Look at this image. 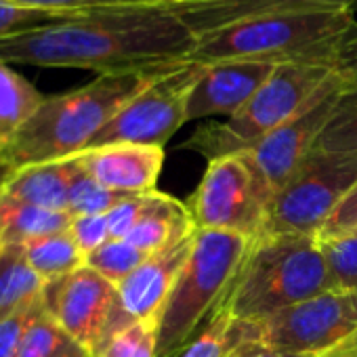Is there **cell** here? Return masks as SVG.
I'll list each match as a JSON object with an SVG mask.
<instances>
[{"instance_id": "1", "label": "cell", "mask_w": 357, "mask_h": 357, "mask_svg": "<svg viewBox=\"0 0 357 357\" xmlns=\"http://www.w3.org/2000/svg\"><path fill=\"white\" fill-rule=\"evenodd\" d=\"M196 34L160 5L109 9L0 38V61L99 74L188 61Z\"/></svg>"}, {"instance_id": "2", "label": "cell", "mask_w": 357, "mask_h": 357, "mask_svg": "<svg viewBox=\"0 0 357 357\" xmlns=\"http://www.w3.org/2000/svg\"><path fill=\"white\" fill-rule=\"evenodd\" d=\"M231 59L353 68L357 59V13L353 9H326L250 20L196 36L188 61Z\"/></svg>"}, {"instance_id": "3", "label": "cell", "mask_w": 357, "mask_h": 357, "mask_svg": "<svg viewBox=\"0 0 357 357\" xmlns=\"http://www.w3.org/2000/svg\"><path fill=\"white\" fill-rule=\"evenodd\" d=\"M172 66L99 74L84 86L45 97L36 114L9 141L0 143V155L11 170H17L84 151L135 95Z\"/></svg>"}, {"instance_id": "4", "label": "cell", "mask_w": 357, "mask_h": 357, "mask_svg": "<svg viewBox=\"0 0 357 357\" xmlns=\"http://www.w3.org/2000/svg\"><path fill=\"white\" fill-rule=\"evenodd\" d=\"M330 288V273L315 236L259 234L250 240L219 307L236 319L261 324Z\"/></svg>"}, {"instance_id": "5", "label": "cell", "mask_w": 357, "mask_h": 357, "mask_svg": "<svg viewBox=\"0 0 357 357\" xmlns=\"http://www.w3.org/2000/svg\"><path fill=\"white\" fill-rule=\"evenodd\" d=\"M252 238L227 231H196L194 250L174 282L158 321V357H178L206 315L227 294Z\"/></svg>"}, {"instance_id": "6", "label": "cell", "mask_w": 357, "mask_h": 357, "mask_svg": "<svg viewBox=\"0 0 357 357\" xmlns=\"http://www.w3.org/2000/svg\"><path fill=\"white\" fill-rule=\"evenodd\" d=\"M340 68L319 63H280L255 97L223 122L200 126L183 147L208 160L240 153L288 122Z\"/></svg>"}, {"instance_id": "7", "label": "cell", "mask_w": 357, "mask_h": 357, "mask_svg": "<svg viewBox=\"0 0 357 357\" xmlns=\"http://www.w3.org/2000/svg\"><path fill=\"white\" fill-rule=\"evenodd\" d=\"M357 183V155L313 149L269 200L261 234L319 236L338 202Z\"/></svg>"}, {"instance_id": "8", "label": "cell", "mask_w": 357, "mask_h": 357, "mask_svg": "<svg viewBox=\"0 0 357 357\" xmlns=\"http://www.w3.org/2000/svg\"><path fill=\"white\" fill-rule=\"evenodd\" d=\"M355 84L357 76L353 68L336 70L326 84L301 107V112L261 139L255 147L240 151L250 162L267 204L315 149L317 139L332 118L338 101Z\"/></svg>"}, {"instance_id": "9", "label": "cell", "mask_w": 357, "mask_h": 357, "mask_svg": "<svg viewBox=\"0 0 357 357\" xmlns=\"http://www.w3.org/2000/svg\"><path fill=\"white\" fill-rule=\"evenodd\" d=\"M202 70L204 66L196 61H181L168 68L135 95L86 149L114 143L164 147V143L188 122L190 97Z\"/></svg>"}, {"instance_id": "10", "label": "cell", "mask_w": 357, "mask_h": 357, "mask_svg": "<svg viewBox=\"0 0 357 357\" xmlns=\"http://www.w3.org/2000/svg\"><path fill=\"white\" fill-rule=\"evenodd\" d=\"M194 225L257 238L265 223L267 198L244 153L208 160L198 190L185 202Z\"/></svg>"}, {"instance_id": "11", "label": "cell", "mask_w": 357, "mask_h": 357, "mask_svg": "<svg viewBox=\"0 0 357 357\" xmlns=\"http://www.w3.org/2000/svg\"><path fill=\"white\" fill-rule=\"evenodd\" d=\"M357 334V290L330 288L259 324V344L298 355H324Z\"/></svg>"}, {"instance_id": "12", "label": "cell", "mask_w": 357, "mask_h": 357, "mask_svg": "<svg viewBox=\"0 0 357 357\" xmlns=\"http://www.w3.org/2000/svg\"><path fill=\"white\" fill-rule=\"evenodd\" d=\"M43 301L61 330L89 353H95L114 328L128 321L118 305V288L86 265L49 282Z\"/></svg>"}, {"instance_id": "13", "label": "cell", "mask_w": 357, "mask_h": 357, "mask_svg": "<svg viewBox=\"0 0 357 357\" xmlns=\"http://www.w3.org/2000/svg\"><path fill=\"white\" fill-rule=\"evenodd\" d=\"M202 66L204 70L190 97L188 122L213 116H234L255 97L275 70L273 63L248 59Z\"/></svg>"}, {"instance_id": "14", "label": "cell", "mask_w": 357, "mask_h": 357, "mask_svg": "<svg viewBox=\"0 0 357 357\" xmlns=\"http://www.w3.org/2000/svg\"><path fill=\"white\" fill-rule=\"evenodd\" d=\"M196 231H190L168 248L149 255L118 288V305L126 319H158L168 301L174 282L181 275L196 242Z\"/></svg>"}, {"instance_id": "15", "label": "cell", "mask_w": 357, "mask_h": 357, "mask_svg": "<svg viewBox=\"0 0 357 357\" xmlns=\"http://www.w3.org/2000/svg\"><path fill=\"white\" fill-rule=\"evenodd\" d=\"M160 3L172 9L196 36L259 17L353 9V0H160Z\"/></svg>"}, {"instance_id": "16", "label": "cell", "mask_w": 357, "mask_h": 357, "mask_svg": "<svg viewBox=\"0 0 357 357\" xmlns=\"http://www.w3.org/2000/svg\"><path fill=\"white\" fill-rule=\"evenodd\" d=\"M80 166L101 185L124 194L155 192L164 164V147L114 143L78 153Z\"/></svg>"}, {"instance_id": "17", "label": "cell", "mask_w": 357, "mask_h": 357, "mask_svg": "<svg viewBox=\"0 0 357 357\" xmlns=\"http://www.w3.org/2000/svg\"><path fill=\"white\" fill-rule=\"evenodd\" d=\"M76 168V155L17 168L0 188V198L49 211H68L70 185Z\"/></svg>"}, {"instance_id": "18", "label": "cell", "mask_w": 357, "mask_h": 357, "mask_svg": "<svg viewBox=\"0 0 357 357\" xmlns=\"http://www.w3.org/2000/svg\"><path fill=\"white\" fill-rule=\"evenodd\" d=\"M47 282L32 269L24 246H0V321L36 307Z\"/></svg>"}, {"instance_id": "19", "label": "cell", "mask_w": 357, "mask_h": 357, "mask_svg": "<svg viewBox=\"0 0 357 357\" xmlns=\"http://www.w3.org/2000/svg\"><path fill=\"white\" fill-rule=\"evenodd\" d=\"M72 219L68 211H49L0 198V246H26L63 234L70 229Z\"/></svg>"}, {"instance_id": "20", "label": "cell", "mask_w": 357, "mask_h": 357, "mask_svg": "<svg viewBox=\"0 0 357 357\" xmlns=\"http://www.w3.org/2000/svg\"><path fill=\"white\" fill-rule=\"evenodd\" d=\"M257 340L259 324L236 319L225 309L217 307L204 330L194 336L178 357H229L240 347Z\"/></svg>"}, {"instance_id": "21", "label": "cell", "mask_w": 357, "mask_h": 357, "mask_svg": "<svg viewBox=\"0 0 357 357\" xmlns=\"http://www.w3.org/2000/svg\"><path fill=\"white\" fill-rule=\"evenodd\" d=\"M45 95L11 63L0 61V143L9 141L43 105Z\"/></svg>"}, {"instance_id": "22", "label": "cell", "mask_w": 357, "mask_h": 357, "mask_svg": "<svg viewBox=\"0 0 357 357\" xmlns=\"http://www.w3.org/2000/svg\"><path fill=\"white\" fill-rule=\"evenodd\" d=\"M24 252L32 269L47 284L84 267V261H86L80 248L76 246L74 238L70 236V231L30 242L24 246Z\"/></svg>"}, {"instance_id": "23", "label": "cell", "mask_w": 357, "mask_h": 357, "mask_svg": "<svg viewBox=\"0 0 357 357\" xmlns=\"http://www.w3.org/2000/svg\"><path fill=\"white\" fill-rule=\"evenodd\" d=\"M101 357H158V319H128L95 351Z\"/></svg>"}, {"instance_id": "24", "label": "cell", "mask_w": 357, "mask_h": 357, "mask_svg": "<svg viewBox=\"0 0 357 357\" xmlns=\"http://www.w3.org/2000/svg\"><path fill=\"white\" fill-rule=\"evenodd\" d=\"M76 160H78V153H76ZM130 196H137V194H124V192H116V190L101 185L78 162V168L72 176V185H70L68 213L72 217L107 215L116 206H120L124 200H128Z\"/></svg>"}, {"instance_id": "25", "label": "cell", "mask_w": 357, "mask_h": 357, "mask_svg": "<svg viewBox=\"0 0 357 357\" xmlns=\"http://www.w3.org/2000/svg\"><path fill=\"white\" fill-rule=\"evenodd\" d=\"M315 149L357 155V84L351 86L338 101L332 118L317 139Z\"/></svg>"}, {"instance_id": "26", "label": "cell", "mask_w": 357, "mask_h": 357, "mask_svg": "<svg viewBox=\"0 0 357 357\" xmlns=\"http://www.w3.org/2000/svg\"><path fill=\"white\" fill-rule=\"evenodd\" d=\"M332 288L357 290V231L317 238Z\"/></svg>"}, {"instance_id": "27", "label": "cell", "mask_w": 357, "mask_h": 357, "mask_svg": "<svg viewBox=\"0 0 357 357\" xmlns=\"http://www.w3.org/2000/svg\"><path fill=\"white\" fill-rule=\"evenodd\" d=\"M149 255L141 252L126 240H107L101 248L86 257L84 265L103 275L107 282L118 286L124 282Z\"/></svg>"}, {"instance_id": "28", "label": "cell", "mask_w": 357, "mask_h": 357, "mask_svg": "<svg viewBox=\"0 0 357 357\" xmlns=\"http://www.w3.org/2000/svg\"><path fill=\"white\" fill-rule=\"evenodd\" d=\"M70 342L72 338L43 307L30 321L17 357H57Z\"/></svg>"}, {"instance_id": "29", "label": "cell", "mask_w": 357, "mask_h": 357, "mask_svg": "<svg viewBox=\"0 0 357 357\" xmlns=\"http://www.w3.org/2000/svg\"><path fill=\"white\" fill-rule=\"evenodd\" d=\"M0 3L28 7V9H38V11L61 13V15H68V17H82V15L109 11V9L160 5V0H0Z\"/></svg>"}, {"instance_id": "30", "label": "cell", "mask_w": 357, "mask_h": 357, "mask_svg": "<svg viewBox=\"0 0 357 357\" xmlns=\"http://www.w3.org/2000/svg\"><path fill=\"white\" fill-rule=\"evenodd\" d=\"M168 200H170V196L162 194L158 190L155 192H147V194L130 196L120 206H116L112 213H107L109 236L114 240H124L135 225H139L145 217H149L155 211H160Z\"/></svg>"}, {"instance_id": "31", "label": "cell", "mask_w": 357, "mask_h": 357, "mask_svg": "<svg viewBox=\"0 0 357 357\" xmlns=\"http://www.w3.org/2000/svg\"><path fill=\"white\" fill-rule=\"evenodd\" d=\"M70 20H76V17L0 3V38H9V36L22 34V32L38 30L45 26L61 24V22H70Z\"/></svg>"}, {"instance_id": "32", "label": "cell", "mask_w": 357, "mask_h": 357, "mask_svg": "<svg viewBox=\"0 0 357 357\" xmlns=\"http://www.w3.org/2000/svg\"><path fill=\"white\" fill-rule=\"evenodd\" d=\"M68 231L74 238L76 246L80 248V252L84 255V259L93 255L97 248H101L107 240H112L107 215H78L72 219Z\"/></svg>"}, {"instance_id": "33", "label": "cell", "mask_w": 357, "mask_h": 357, "mask_svg": "<svg viewBox=\"0 0 357 357\" xmlns=\"http://www.w3.org/2000/svg\"><path fill=\"white\" fill-rule=\"evenodd\" d=\"M43 307H45V301H40L32 309H26L22 313H15V315L7 317L5 321H0V357H17L22 338H24L30 321L34 319V315Z\"/></svg>"}, {"instance_id": "34", "label": "cell", "mask_w": 357, "mask_h": 357, "mask_svg": "<svg viewBox=\"0 0 357 357\" xmlns=\"http://www.w3.org/2000/svg\"><path fill=\"white\" fill-rule=\"evenodd\" d=\"M357 229V183L351 188V192L338 202L326 225L321 227L317 238L324 236H338V234H349Z\"/></svg>"}, {"instance_id": "35", "label": "cell", "mask_w": 357, "mask_h": 357, "mask_svg": "<svg viewBox=\"0 0 357 357\" xmlns=\"http://www.w3.org/2000/svg\"><path fill=\"white\" fill-rule=\"evenodd\" d=\"M344 344V342H342ZM332 353V351H330ZM330 353L324 355H298V353H284V351H275L269 347H263L259 342H248L244 347H240L238 351H234L229 357H328Z\"/></svg>"}, {"instance_id": "36", "label": "cell", "mask_w": 357, "mask_h": 357, "mask_svg": "<svg viewBox=\"0 0 357 357\" xmlns=\"http://www.w3.org/2000/svg\"><path fill=\"white\" fill-rule=\"evenodd\" d=\"M328 357H357V334L351 336L344 344L334 349Z\"/></svg>"}, {"instance_id": "37", "label": "cell", "mask_w": 357, "mask_h": 357, "mask_svg": "<svg viewBox=\"0 0 357 357\" xmlns=\"http://www.w3.org/2000/svg\"><path fill=\"white\" fill-rule=\"evenodd\" d=\"M89 355H91V353H89L84 347H80L78 342H74V340H72V342H70V344H68V347H66L57 357H89Z\"/></svg>"}, {"instance_id": "38", "label": "cell", "mask_w": 357, "mask_h": 357, "mask_svg": "<svg viewBox=\"0 0 357 357\" xmlns=\"http://www.w3.org/2000/svg\"><path fill=\"white\" fill-rule=\"evenodd\" d=\"M11 172H13L11 166L3 160V155H0V188H3V183L7 181V176H9Z\"/></svg>"}, {"instance_id": "39", "label": "cell", "mask_w": 357, "mask_h": 357, "mask_svg": "<svg viewBox=\"0 0 357 357\" xmlns=\"http://www.w3.org/2000/svg\"><path fill=\"white\" fill-rule=\"evenodd\" d=\"M353 11L357 13V0H353Z\"/></svg>"}, {"instance_id": "40", "label": "cell", "mask_w": 357, "mask_h": 357, "mask_svg": "<svg viewBox=\"0 0 357 357\" xmlns=\"http://www.w3.org/2000/svg\"><path fill=\"white\" fill-rule=\"evenodd\" d=\"M89 357H101V355H97V353H91Z\"/></svg>"}, {"instance_id": "41", "label": "cell", "mask_w": 357, "mask_h": 357, "mask_svg": "<svg viewBox=\"0 0 357 357\" xmlns=\"http://www.w3.org/2000/svg\"><path fill=\"white\" fill-rule=\"evenodd\" d=\"M355 76H357V61H355Z\"/></svg>"}, {"instance_id": "42", "label": "cell", "mask_w": 357, "mask_h": 357, "mask_svg": "<svg viewBox=\"0 0 357 357\" xmlns=\"http://www.w3.org/2000/svg\"><path fill=\"white\" fill-rule=\"evenodd\" d=\"M353 231H357V229H353Z\"/></svg>"}]
</instances>
